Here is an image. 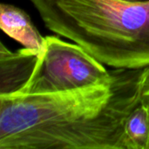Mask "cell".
Masks as SVG:
<instances>
[{
    "instance_id": "8992f818",
    "label": "cell",
    "mask_w": 149,
    "mask_h": 149,
    "mask_svg": "<svg viewBox=\"0 0 149 149\" xmlns=\"http://www.w3.org/2000/svg\"><path fill=\"white\" fill-rule=\"evenodd\" d=\"M123 149H149V108L141 100L126 120Z\"/></svg>"
},
{
    "instance_id": "6da1fadb",
    "label": "cell",
    "mask_w": 149,
    "mask_h": 149,
    "mask_svg": "<svg viewBox=\"0 0 149 149\" xmlns=\"http://www.w3.org/2000/svg\"><path fill=\"white\" fill-rule=\"evenodd\" d=\"M148 71L113 68L107 85L0 96V149H123Z\"/></svg>"
},
{
    "instance_id": "5b68a950",
    "label": "cell",
    "mask_w": 149,
    "mask_h": 149,
    "mask_svg": "<svg viewBox=\"0 0 149 149\" xmlns=\"http://www.w3.org/2000/svg\"><path fill=\"white\" fill-rule=\"evenodd\" d=\"M0 27L6 35L20 43L24 48L41 52L45 38L22 9L12 4L1 3Z\"/></svg>"
},
{
    "instance_id": "277c9868",
    "label": "cell",
    "mask_w": 149,
    "mask_h": 149,
    "mask_svg": "<svg viewBox=\"0 0 149 149\" xmlns=\"http://www.w3.org/2000/svg\"><path fill=\"white\" fill-rule=\"evenodd\" d=\"M39 52L27 48L10 51L3 43L0 45V96L19 93L34 71Z\"/></svg>"
},
{
    "instance_id": "7a4b0ae2",
    "label": "cell",
    "mask_w": 149,
    "mask_h": 149,
    "mask_svg": "<svg viewBox=\"0 0 149 149\" xmlns=\"http://www.w3.org/2000/svg\"><path fill=\"white\" fill-rule=\"evenodd\" d=\"M45 27L105 65L149 66V0H30Z\"/></svg>"
},
{
    "instance_id": "9c48e42d",
    "label": "cell",
    "mask_w": 149,
    "mask_h": 149,
    "mask_svg": "<svg viewBox=\"0 0 149 149\" xmlns=\"http://www.w3.org/2000/svg\"><path fill=\"white\" fill-rule=\"evenodd\" d=\"M126 1H132V2H139V1H145V0H126Z\"/></svg>"
},
{
    "instance_id": "3957f363",
    "label": "cell",
    "mask_w": 149,
    "mask_h": 149,
    "mask_svg": "<svg viewBox=\"0 0 149 149\" xmlns=\"http://www.w3.org/2000/svg\"><path fill=\"white\" fill-rule=\"evenodd\" d=\"M113 79V70H107L78 44L46 36L32 75L16 94L61 93L107 85Z\"/></svg>"
},
{
    "instance_id": "ba28073f",
    "label": "cell",
    "mask_w": 149,
    "mask_h": 149,
    "mask_svg": "<svg viewBox=\"0 0 149 149\" xmlns=\"http://www.w3.org/2000/svg\"><path fill=\"white\" fill-rule=\"evenodd\" d=\"M141 101L144 102L149 108V95H142L141 97Z\"/></svg>"
},
{
    "instance_id": "52a82bcc",
    "label": "cell",
    "mask_w": 149,
    "mask_h": 149,
    "mask_svg": "<svg viewBox=\"0 0 149 149\" xmlns=\"http://www.w3.org/2000/svg\"><path fill=\"white\" fill-rule=\"evenodd\" d=\"M142 95H149V71L146 76L144 85H143V90H142Z\"/></svg>"
}]
</instances>
